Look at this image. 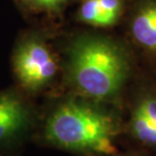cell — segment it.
I'll return each mask as SVG.
<instances>
[{
    "mask_svg": "<svg viewBox=\"0 0 156 156\" xmlns=\"http://www.w3.org/2000/svg\"><path fill=\"white\" fill-rule=\"evenodd\" d=\"M80 18L83 23L95 27L111 26L98 0H87L80 8Z\"/></svg>",
    "mask_w": 156,
    "mask_h": 156,
    "instance_id": "cell-7",
    "label": "cell"
},
{
    "mask_svg": "<svg viewBox=\"0 0 156 156\" xmlns=\"http://www.w3.org/2000/svg\"><path fill=\"white\" fill-rule=\"evenodd\" d=\"M34 5L45 9H56L63 3L65 0H29Z\"/></svg>",
    "mask_w": 156,
    "mask_h": 156,
    "instance_id": "cell-10",
    "label": "cell"
},
{
    "mask_svg": "<svg viewBox=\"0 0 156 156\" xmlns=\"http://www.w3.org/2000/svg\"><path fill=\"white\" fill-rule=\"evenodd\" d=\"M116 127L108 115L81 101L61 105L48 119L45 137L59 147L98 154L116 152Z\"/></svg>",
    "mask_w": 156,
    "mask_h": 156,
    "instance_id": "cell-1",
    "label": "cell"
},
{
    "mask_svg": "<svg viewBox=\"0 0 156 156\" xmlns=\"http://www.w3.org/2000/svg\"><path fill=\"white\" fill-rule=\"evenodd\" d=\"M127 70L123 52L105 39H81L71 52V78L77 88L90 98L114 96L123 85Z\"/></svg>",
    "mask_w": 156,
    "mask_h": 156,
    "instance_id": "cell-2",
    "label": "cell"
},
{
    "mask_svg": "<svg viewBox=\"0 0 156 156\" xmlns=\"http://www.w3.org/2000/svg\"><path fill=\"white\" fill-rule=\"evenodd\" d=\"M133 129L139 140L146 144L156 145V128L153 123L144 115V113L137 108L133 117Z\"/></svg>",
    "mask_w": 156,
    "mask_h": 156,
    "instance_id": "cell-6",
    "label": "cell"
},
{
    "mask_svg": "<svg viewBox=\"0 0 156 156\" xmlns=\"http://www.w3.org/2000/svg\"><path fill=\"white\" fill-rule=\"evenodd\" d=\"M133 35L141 45L156 51V3L139 10L133 21Z\"/></svg>",
    "mask_w": 156,
    "mask_h": 156,
    "instance_id": "cell-5",
    "label": "cell"
},
{
    "mask_svg": "<svg viewBox=\"0 0 156 156\" xmlns=\"http://www.w3.org/2000/svg\"><path fill=\"white\" fill-rule=\"evenodd\" d=\"M27 113L15 95L0 94V142L12 138L26 127Z\"/></svg>",
    "mask_w": 156,
    "mask_h": 156,
    "instance_id": "cell-4",
    "label": "cell"
},
{
    "mask_svg": "<svg viewBox=\"0 0 156 156\" xmlns=\"http://www.w3.org/2000/svg\"><path fill=\"white\" fill-rule=\"evenodd\" d=\"M141 110L146 117L156 126V99H146L140 105Z\"/></svg>",
    "mask_w": 156,
    "mask_h": 156,
    "instance_id": "cell-9",
    "label": "cell"
},
{
    "mask_svg": "<svg viewBox=\"0 0 156 156\" xmlns=\"http://www.w3.org/2000/svg\"><path fill=\"white\" fill-rule=\"evenodd\" d=\"M105 16L108 17L111 26L117 21L122 9L121 0H98Z\"/></svg>",
    "mask_w": 156,
    "mask_h": 156,
    "instance_id": "cell-8",
    "label": "cell"
},
{
    "mask_svg": "<svg viewBox=\"0 0 156 156\" xmlns=\"http://www.w3.org/2000/svg\"><path fill=\"white\" fill-rule=\"evenodd\" d=\"M14 71L21 85L37 90L54 77L57 64L49 49L42 42L30 40L23 43L14 57Z\"/></svg>",
    "mask_w": 156,
    "mask_h": 156,
    "instance_id": "cell-3",
    "label": "cell"
}]
</instances>
